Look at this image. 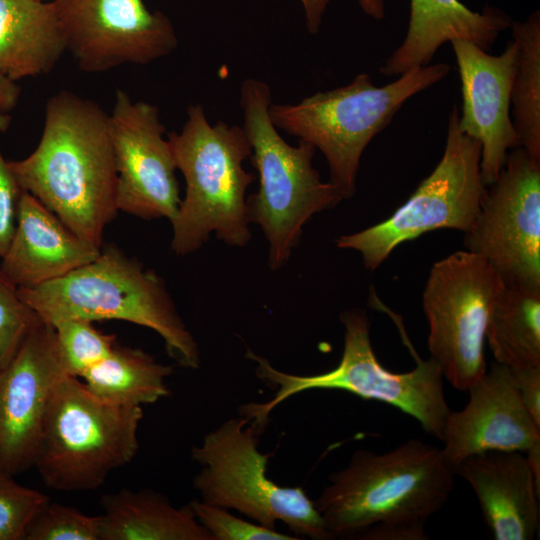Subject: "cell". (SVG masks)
Returning a JSON list of instances; mask_svg holds the SVG:
<instances>
[{
    "instance_id": "cell-8",
    "label": "cell",
    "mask_w": 540,
    "mask_h": 540,
    "mask_svg": "<svg viewBox=\"0 0 540 540\" xmlns=\"http://www.w3.org/2000/svg\"><path fill=\"white\" fill-rule=\"evenodd\" d=\"M141 406L101 400L66 374L52 394L34 466L55 491L95 490L138 451Z\"/></svg>"
},
{
    "instance_id": "cell-11",
    "label": "cell",
    "mask_w": 540,
    "mask_h": 540,
    "mask_svg": "<svg viewBox=\"0 0 540 540\" xmlns=\"http://www.w3.org/2000/svg\"><path fill=\"white\" fill-rule=\"evenodd\" d=\"M505 283L479 255L457 251L430 269L422 306L428 349L443 377L466 391L487 370L484 343L489 315Z\"/></svg>"
},
{
    "instance_id": "cell-5",
    "label": "cell",
    "mask_w": 540,
    "mask_h": 540,
    "mask_svg": "<svg viewBox=\"0 0 540 540\" xmlns=\"http://www.w3.org/2000/svg\"><path fill=\"white\" fill-rule=\"evenodd\" d=\"M271 90L248 78L241 86L243 129L251 145L249 159L259 178L257 192L246 198L250 223L268 243V265L279 270L300 242L305 224L317 213L335 207L343 197L321 179L313 166L315 147L303 140L289 145L270 119Z\"/></svg>"
},
{
    "instance_id": "cell-35",
    "label": "cell",
    "mask_w": 540,
    "mask_h": 540,
    "mask_svg": "<svg viewBox=\"0 0 540 540\" xmlns=\"http://www.w3.org/2000/svg\"><path fill=\"white\" fill-rule=\"evenodd\" d=\"M524 454L532 470L535 481L540 487V444L535 445Z\"/></svg>"
},
{
    "instance_id": "cell-7",
    "label": "cell",
    "mask_w": 540,
    "mask_h": 540,
    "mask_svg": "<svg viewBox=\"0 0 540 540\" xmlns=\"http://www.w3.org/2000/svg\"><path fill=\"white\" fill-rule=\"evenodd\" d=\"M450 70L446 63L427 65L380 87L361 73L345 86L316 92L296 104H271L270 119L277 129L322 152L330 182L343 199H349L356 191L361 157L371 140L408 99L442 80Z\"/></svg>"
},
{
    "instance_id": "cell-32",
    "label": "cell",
    "mask_w": 540,
    "mask_h": 540,
    "mask_svg": "<svg viewBox=\"0 0 540 540\" xmlns=\"http://www.w3.org/2000/svg\"><path fill=\"white\" fill-rule=\"evenodd\" d=\"M509 369L525 408L540 426V366Z\"/></svg>"
},
{
    "instance_id": "cell-18",
    "label": "cell",
    "mask_w": 540,
    "mask_h": 540,
    "mask_svg": "<svg viewBox=\"0 0 540 540\" xmlns=\"http://www.w3.org/2000/svg\"><path fill=\"white\" fill-rule=\"evenodd\" d=\"M453 469L473 489L494 539L531 540L538 535L540 487L524 453L488 451Z\"/></svg>"
},
{
    "instance_id": "cell-33",
    "label": "cell",
    "mask_w": 540,
    "mask_h": 540,
    "mask_svg": "<svg viewBox=\"0 0 540 540\" xmlns=\"http://www.w3.org/2000/svg\"><path fill=\"white\" fill-rule=\"evenodd\" d=\"M331 0H300L305 14L306 28L309 33L315 35L319 32L323 14ZM362 11L380 20L385 16L384 0H357Z\"/></svg>"
},
{
    "instance_id": "cell-13",
    "label": "cell",
    "mask_w": 540,
    "mask_h": 540,
    "mask_svg": "<svg viewBox=\"0 0 540 540\" xmlns=\"http://www.w3.org/2000/svg\"><path fill=\"white\" fill-rule=\"evenodd\" d=\"M66 49L78 67L99 73L148 64L172 53L178 39L170 19L143 0H54Z\"/></svg>"
},
{
    "instance_id": "cell-34",
    "label": "cell",
    "mask_w": 540,
    "mask_h": 540,
    "mask_svg": "<svg viewBox=\"0 0 540 540\" xmlns=\"http://www.w3.org/2000/svg\"><path fill=\"white\" fill-rule=\"evenodd\" d=\"M20 94L21 89L16 82L0 71V112L8 113L14 109Z\"/></svg>"
},
{
    "instance_id": "cell-25",
    "label": "cell",
    "mask_w": 540,
    "mask_h": 540,
    "mask_svg": "<svg viewBox=\"0 0 540 540\" xmlns=\"http://www.w3.org/2000/svg\"><path fill=\"white\" fill-rule=\"evenodd\" d=\"M518 46L511 88V118L519 147L540 161V12L511 22Z\"/></svg>"
},
{
    "instance_id": "cell-15",
    "label": "cell",
    "mask_w": 540,
    "mask_h": 540,
    "mask_svg": "<svg viewBox=\"0 0 540 540\" xmlns=\"http://www.w3.org/2000/svg\"><path fill=\"white\" fill-rule=\"evenodd\" d=\"M66 374L54 328L40 322L0 369V473L15 477L34 466L52 394Z\"/></svg>"
},
{
    "instance_id": "cell-20",
    "label": "cell",
    "mask_w": 540,
    "mask_h": 540,
    "mask_svg": "<svg viewBox=\"0 0 540 540\" xmlns=\"http://www.w3.org/2000/svg\"><path fill=\"white\" fill-rule=\"evenodd\" d=\"M511 22L505 12L490 6L476 12L459 0H410L406 36L380 67V73L399 76L427 66L440 46L456 39L471 41L487 51Z\"/></svg>"
},
{
    "instance_id": "cell-3",
    "label": "cell",
    "mask_w": 540,
    "mask_h": 540,
    "mask_svg": "<svg viewBox=\"0 0 540 540\" xmlns=\"http://www.w3.org/2000/svg\"><path fill=\"white\" fill-rule=\"evenodd\" d=\"M19 296L51 326L66 319L121 320L152 329L180 366L198 369V343L180 317L164 280L117 246H102L91 262Z\"/></svg>"
},
{
    "instance_id": "cell-22",
    "label": "cell",
    "mask_w": 540,
    "mask_h": 540,
    "mask_svg": "<svg viewBox=\"0 0 540 540\" xmlns=\"http://www.w3.org/2000/svg\"><path fill=\"white\" fill-rule=\"evenodd\" d=\"M100 540H213L190 506L151 489H121L100 501Z\"/></svg>"
},
{
    "instance_id": "cell-2",
    "label": "cell",
    "mask_w": 540,
    "mask_h": 540,
    "mask_svg": "<svg viewBox=\"0 0 540 540\" xmlns=\"http://www.w3.org/2000/svg\"><path fill=\"white\" fill-rule=\"evenodd\" d=\"M44 116L35 150L8 161L9 167L22 191L101 248L104 230L118 212L109 115L97 103L62 90L48 99Z\"/></svg>"
},
{
    "instance_id": "cell-29",
    "label": "cell",
    "mask_w": 540,
    "mask_h": 540,
    "mask_svg": "<svg viewBox=\"0 0 540 540\" xmlns=\"http://www.w3.org/2000/svg\"><path fill=\"white\" fill-rule=\"evenodd\" d=\"M40 322L0 269V369L11 361L25 337Z\"/></svg>"
},
{
    "instance_id": "cell-12",
    "label": "cell",
    "mask_w": 540,
    "mask_h": 540,
    "mask_svg": "<svg viewBox=\"0 0 540 540\" xmlns=\"http://www.w3.org/2000/svg\"><path fill=\"white\" fill-rule=\"evenodd\" d=\"M467 251L481 256L506 285L540 288V161L517 147L487 187Z\"/></svg>"
},
{
    "instance_id": "cell-4",
    "label": "cell",
    "mask_w": 540,
    "mask_h": 540,
    "mask_svg": "<svg viewBox=\"0 0 540 540\" xmlns=\"http://www.w3.org/2000/svg\"><path fill=\"white\" fill-rule=\"evenodd\" d=\"M175 165L185 179V196L172 225L171 250L191 254L211 233L232 247L250 239L246 191L255 176L243 168L251 145L243 127L209 123L201 105L191 104L181 131L167 134Z\"/></svg>"
},
{
    "instance_id": "cell-24",
    "label": "cell",
    "mask_w": 540,
    "mask_h": 540,
    "mask_svg": "<svg viewBox=\"0 0 540 540\" xmlns=\"http://www.w3.org/2000/svg\"><path fill=\"white\" fill-rule=\"evenodd\" d=\"M485 339L497 363L540 366V288L505 284L491 309Z\"/></svg>"
},
{
    "instance_id": "cell-19",
    "label": "cell",
    "mask_w": 540,
    "mask_h": 540,
    "mask_svg": "<svg viewBox=\"0 0 540 540\" xmlns=\"http://www.w3.org/2000/svg\"><path fill=\"white\" fill-rule=\"evenodd\" d=\"M100 251L23 191L16 228L0 269L17 288H30L71 273L93 261Z\"/></svg>"
},
{
    "instance_id": "cell-27",
    "label": "cell",
    "mask_w": 540,
    "mask_h": 540,
    "mask_svg": "<svg viewBox=\"0 0 540 540\" xmlns=\"http://www.w3.org/2000/svg\"><path fill=\"white\" fill-rule=\"evenodd\" d=\"M24 540H100L99 516L49 500L29 523Z\"/></svg>"
},
{
    "instance_id": "cell-26",
    "label": "cell",
    "mask_w": 540,
    "mask_h": 540,
    "mask_svg": "<svg viewBox=\"0 0 540 540\" xmlns=\"http://www.w3.org/2000/svg\"><path fill=\"white\" fill-rule=\"evenodd\" d=\"M53 328L65 371L77 378L106 358L117 344L116 335L99 331L89 320L66 319Z\"/></svg>"
},
{
    "instance_id": "cell-30",
    "label": "cell",
    "mask_w": 540,
    "mask_h": 540,
    "mask_svg": "<svg viewBox=\"0 0 540 540\" xmlns=\"http://www.w3.org/2000/svg\"><path fill=\"white\" fill-rule=\"evenodd\" d=\"M198 522L204 526L213 540H297L290 536L236 517L228 509L210 505L201 500L188 503Z\"/></svg>"
},
{
    "instance_id": "cell-23",
    "label": "cell",
    "mask_w": 540,
    "mask_h": 540,
    "mask_svg": "<svg viewBox=\"0 0 540 540\" xmlns=\"http://www.w3.org/2000/svg\"><path fill=\"white\" fill-rule=\"evenodd\" d=\"M140 348L118 343L102 361L81 377L86 387L103 401L122 406L152 404L169 395L167 379L173 374Z\"/></svg>"
},
{
    "instance_id": "cell-31",
    "label": "cell",
    "mask_w": 540,
    "mask_h": 540,
    "mask_svg": "<svg viewBox=\"0 0 540 540\" xmlns=\"http://www.w3.org/2000/svg\"><path fill=\"white\" fill-rule=\"evenodd\" d=\"M10 121L8 113L0 112V133L6 131ZM22 192L8 161L0 151V259L6 252L16 228Z\"/></svg>"
},
{
    "instance_id": "cell-1",
    "label": "cell",
    "mask_w": 540,
    "mask_h": 540,
    "mask_svg": "<svg viewBox=\"0 0 540 540\" xmlns=\"http://www.w3.org/2000/svg\"><path fill=\"white\" fill-rule=\"evenodd\" d=\"M454 476L442 448L410 439L384 453L356 450L313 502L334 539L425 540Z\"/></svg>"
},
{
    "instance_id": "cell-36",
    "label": "cell",
    "mask_w": 540,
    "mask_h": 540,
    "mask_svg": "<svg viewBox=\"0 0 540 540\" xmlns=\"http://www.w3.org/2000/svg\"><path fill=\"white\" fill-rule=\"evenodd\" d=\"M43 1V0H42Z\"/></svg>"
},
{
    "instance_id": "cell-21",
    "label": "cell",
    "mask_w": 540,
    "mask_h": 540,
    "mask_svg": "<svg viewBox=\"0 0 540 540\" xmlns=\"http://www.w3.org/2000/svg\"><path fill=\"white\" fill-rule=\"evenodd\" d=\"M67 51L53 3L0 0V71L13 81L49 73Z\"/></svg>"
},
{
    "instance_id": "cell-16",
    "label": "cell",
    "mask_w": 540,
    "mask_h": 540,
    "mask_svg": "<svg viewBox=\"0 0 540 540\" xmlns=\"http://www.w3.org/2000/svg\"><path fill=\"white\" fill-rule=\"evenodd\" d=\"M450 43L461 80L458 127L481 144V175L488 187L505 165L509 150L519 147L511 118L518 46L512 39L501 54L491 55L468 40Z\"/></svg>"
},
{
    "instance_id": "cell-28",
    "label": "cell",
    "mask_w": 540,
    "mask_h": 540,
    "mask_svg": "<svg viewBox=\"0 0 540 540\" xmlns=\"http://www.w3.org/2000/svg\"><path fill=\"white\" fill-rule=\"evenodd\" d=\"M49 500L42 492L0 473V540H24L29 523Z\"/></svg>"
},
{
    "instance_id": "cell-6",
    "label": "cell",
    "mask_w": 540,
    "mask_h": 540,
    "mask_svg": "<svg viewBox=\"0 0 540 540\" xmlns=\"http://www.w3.org/2000/svg\"><path fill=\"white\" fill-rule=\"evenodd\" d=\"M340 320L345 329L342 357L334 369L325 373H286L248 350L246 357L256 362L257 377L275 393L269 401L244 404L239 409L240 415L261 434L273 409L291 396L312 389H340L401 410L417 420L426 433L442 441L451 410L444 394V377L439 364L430 357L418 359L416 366L408 372L389 371L380 364L373 351L366 312L347 310Z\"/></svg>"
},
{
    "instance_id": "cell-14",
    "label": "cell",
    "mask_w": 540,
    "mask_h": 540,
    "mask_svg": "<svg viewBox=\"0 0 540 540\" xmlns=\"http://www.w3.org/2000/svg\"><path fill=\"white\" fill-rule=\"evenodd\" d=\"M109 122L118 211L145 220L171 221L181 199L177 168L164 138L159 108L145 101H133L124 90L117 89Z\"/></svg>"
},
{
    "instance_id": "cell-9",
    "label": "cell",
    "mask_w": 540,
    "mask_h": 540,
    "mask_svg": "<svg viewBox=\"0 0 540 540\" xmlns=\"http://www.w3.org/2000/svg\"><path fill=\"white\" fill-rule=\"evenodd\" d=\"M260 433L244 417H233L205 435L191 449L201 465L193 485L201 501L236 510L275 529L288 526L296 537L333 540L324 520L301 487H283L267 477L270 454L258 449Z\"/></svg>"
},
{
    "instance_id": "cell-10",
    "label": "cell",
    "mask_w": 540,
    "mask_h": 540,
    "mask_svg": "<svg viewBox=\"0 0 540 540\" xmlns=\"http://www.w3.org/2000/svg\"><path fill=\"white\" fill-rule=\"evenodd\" d=\"M459 110L448 119L444 152L434 170L386 220L335 240L340 249L359 252L365 268L376 270L400 244L434 230L469 232L487 186L481 175V144L461 132Z\"/></svg>"
},
{
    "instance_id": "cell-17",
    "label": "cell",
    "mask_w": 540,
    "mask_h": 540,
    "mask_svg": "<svg viewBox=\"0 0 540 540\" xmlns=\"http://www.w3.org/2000/svg\"><path fill=\"white\" fill-rule=\"evenodd\" d=\"M467 392L466 406L450 411L443 431L442 451L453 468L476 454L526 453L540 444V426L525 408L507 366L492 363Z\"/></svg>"
}]
</instances>
